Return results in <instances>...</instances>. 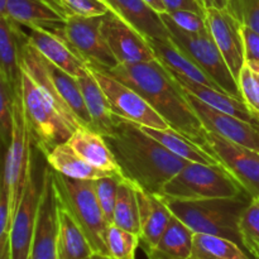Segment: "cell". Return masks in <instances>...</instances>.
I'll list each match as a JSON object with an SVG mask.
<instances>
[{
  "mask_svg": "<svg viewBox=\"0 0 259 259\" xmlns=\"http://www.w3.org/2000/svg\"><path fill=\"white\" fill-rule=\"evenodd\" d=\"M205 19L215 45L235 80H238L245 63L242 24L227 8H205Z\"/></svg>",
  "mask_w": 259,
  "mask_h": 259,
  "instance_id": "obj_16",
  "label": "cell"
},
{
  "mask_svg": "<svg viewBox=\"0 0 259 259\" xmlns=\"http://www.w3.org/2000/svg\"><path fill=\"white\" fill-rule=\"evenodd\" d=\"M20 98L33 143L43 154L57 144L67 142L73 133L72 129L58 114L39 86L23 70Z\"/></svg>",
  "mask_w": 259,
  "mask_h": 259,
  "instance_id": "obj_7",
  "label": "cell"
},
{
  "mask_svg": "<svg viewBox=\"0 0 259 259\" xmlns=\"http://www.w3.org/2000/svg\"><path fill=\"white\" fill-rule=\"evenodd\" d=\"M167 8V12L172 10H192V12L205 14V8L197 0H162Z\"/></svg>",
  "mask_w": 259,
  "mask_h": 259,
  "instance_id": "obj_43",
  "label": "cell"
},
{
  "mask_svg": "<svg viewBox=\"0 0 259 259\" xmlns=\"http://www.w3.org/2000/svg\"><path fill=\"white\" fill-rule=\"evenodd\" d=\"M85 259H111L109 255H105V254H101V253H96L94 252L93 254H90L89 257H86Z\"/></svg>",
  "mask_w": 259,
  "mask_h": 259,
  "instance_id": "obj_47",
  "label": "cell"
},
{
  "mask_svg": "<svg viewBox=\"0 0 259 259\" xmlns=\"http://www.w3.org/2000/svg\"><path fill=\"white\" fill-rule=\"evenodd\" d=\"M138 126L144 133L148 134L154 141H157L164 148L168 149L171 153L185 159V161L197 162V163L204 164H220L209 152L202 149L201 147H199L194 142L190 141L184 134L174 131V129L151 128V126H142L139 124Z\"/></svg>",
  "mask_w": 259,
  "mask_h": 259,
  "instance_id": "obj_30",
  "label": "cell"
},
{
  "mask_svg": "<svg viewBox=\"0 0 259 259\" xmlns=\"http://www.w3.org/2000/svg\"><path fill=\"white\" fill-rule=\"evenodd\" d=\"M141 244L138 234L109 224L105 232V245L111 259H137V250Z\"/></svg>",
  "mask_w": 259,
  "mask_h": 259,
  "instance_id": "obj_33",
  "label": "cell"
},
{
  "mask_svg": "<svg viewBox=\"0 0 259 259\" xmlns=\"http://www.w3.org/2000/svg\"><path fill=\"white\" fill-rule=\"evenodd\" d=\"M230 0H202V4H204L205 8H209V7H215V8H227L228 3Z\"/></svg>",
  "mask_w": 259,
  "mask_h": 259,
  "instance_id": "obj_45",
  "label": "cell"
},
{
  "mask_svg": "<svg viewBox=\"0 0 259 259\" xmlns=\"http://www.w3.org/2000/svg\"><path fill=\"white\" fill-rule=\"evenodd\" d=\"M100 25L101 17L68 15L65 27L57 34L65 38L88 65L109 71L119 63L104 40Z\"/></svg>",
  "mask_w": 259,
  "mask_h": 259,
  "instance_id": "obj_12",
  "label": "cell"
},
{
  "mask_svg": "<svg viewBox=\"0 0 259 259\" xmlns=\"http://www.w3.org/2000/svg\"><path fill=\"white\" fill-rule=\"evenodd\" d=\"M33 141L25 120L20 93L13 95V129L12 138L4 154L3 177L9 191L10 214L14 215L23 191L28 175L33 166L32 146Z\"/></svg>",
  "mask_w": 259,
  "mask_h": 259,
  "instance_id": "obj_9",
  "label": "cell"
},
{
  "mask_svg": "<svg viewBox=\"0 0 259 259\" xmlns=\"http://www.w3.org/2000/svg\"><path fill=\"white\" fill-rule=\"evenodd\" d=\"M159 15L168 30L169 40L200 70L204 71L211 80H214L225 93L242 99L238 81L228 67L209 30L197 34L184 32L164 13Z\"/></svg>",
  "mask_w": 259,
  "mask_h": 259,
  "instance_id": "obj_8",
  "label": "cell"
},
{
  "mask_svg": "<svg viewBox=\"0 0 259 259\" xmlns=\"http://www.w3.org/2000/svg\"><path fill=\"white\" fill-rule=\"evenodd\" d=\"M149 8L157 12L158 14H162V13H167V8L164 5V3L162 0H143Z\"/></svg>",
  "mask_w": 259,
  "mask_h": 259,
  "instance_id": "obj_44",
  "label": "cell"
},
{
  "mask_svg": "<svg viewBox=\"0 0 259 259\" xmlns=\"http://www.w3.org/2000/svg\"><path fill=\"white\" fill-rule=\"evenodd\" d=\"M164 14L184 32L197 34V33H205L209 30L207 29L206 19H205V14H201V13L180 9L167 12Z\"/></svg>",
  "mask_w": 259,
  "mask_h": 259,
  "instance_id": "obj_39",
  "label": "cell"
},
{
  "mask_svg": "<svg viewBox=\"0 0 259 259\" xmlns=\"http://www.w3.org/2000/svg\"><path fill=\"white\" fill-rule=\"evenodd\" d=\"M169 73H171L172 77L176 80V82L186 93L191 94L192 96L197 98L200 101L206 104V105L211 106V108L217 109V110L230 114V115L237 116V118L243 119L245 121H249V123L259 124V119L255 118L250 113V110L248 109V106L245 105L242 99L235 98V96L229 95V94L224 93L222 90H218V89L210 88V86L202 85V83H197L195 81L189 80L186 77H182V76L175 75L172 72Z\"/></svg>",
  "mask_w": 259,
  "mask_h": 259,
  "instance_id": "obj_25",
  "label": "cell"
},
{
  "mask_svg": "<svg viewBox=\"0 0 259 259\" xmlns=\"http://www.w3.org/2000/svg\"><path fill=\"white\" fill-rule=\"evenodd\" d=\"M192 240L194 232L174 215L158 244L146 254L148 259H191Z\"/></svg>",
  "mask_w": 259,
  "mask_h": 259,
  "instance_id": "obj_29",
  "label": "cell"
},
{
  "mask_svg": "<svg viewBox=\"0 0 259 259\" xmlns=\"http://www.w3.org/2000/svg\"><path fill=\"white\" fill-rule=\"evenodd\" d=\"M10 222H12V214H10L9 191L3 174L0 172V244L9 238Z\"/></svg>",
  "mask_w": 259,
  "mask_h": 259,
  "instance_id": "obj_41",
  "label": "cell"
},
{
  "mask_svg": "<svg viewBox=\"0 0 259 259\" xmlns=\"http://www.w3.org/2000/svg\"><path fill=\"white\" fill-rule=\"evenodd\" d=\"M67 143L81 158L95 168L109 174L121 175L120 167L116 163L115 157L103 134L88 126H78L67 139Z\"/></svg>",
  "mask_w": 259,
  "mask_h": 259,
  "instance_id": "obj_23",
  "label": "cell"
},
{
  "mask_svg": "<svg viewBox=\"0 0 259 259\" xmlns=\"http://www.w3.org/2000/svg\"><path fill=\"white\" fill-rule=\"evenodd\" d=\"M106 72L141 94L174 131L205 149L206 129L192 111L181 86L158 61L124 63Z\"/></svg>",
  "mask_w": 259,
  "mask_h": 259,
  "instance_id": "obj_2",
  "label": "cell"
},
{
  "mask_svg": "<svg viewBox=\"0 0 259 259\" xmlns=\"http://www.w3.org/2000/svg\"><path fill=\"white\" fill-rule=\"evenodd\" d=\"M13 129V94L0 75V154L7 152Z\"/></svg>",
  "mask_w": 259,
  "mask_h": 259,
  "instance_id": "obj_37",
  "label": "cell"
},
{
  "mask_svg": "<svg viewBox=\"0 0 259 259\" xmlns=\"http://www.w3.org/2000/svg\"><path fill=\"white\" fill-rule=\"evenodd\" d=\"M209 152L242 186L250 199H259V152L230 142L212 132L205 133Z\"/></svg>",
  "mask_w": 259,
  "mask_h": 259,
  "instance_id": "obj_11",
  "label": "cell"
},
{
  "mask_svg": "<svg viewBox=\"0 0 259 259\" xmlns=\"http://www.w3.org/2000/svg\"><path fill=\"white\" fill-rule=\"evenodd\" d=\"M250 200L252 199L244 194L238 197L224 199L197 201H175L164 199V201L172 214L194 233L228 238L242 245L239 219Z\"/></svg>",
  "mask_w": 259,
  "mask_h": 259,
  "instance_id": "obj_4",
  "label": "cell"
},
{
  "mask_svg": "<svg viewBox=\"0 0 259 259\" xmlns=\"http://www.w3.org/2000/svg\"><path fill=\"white\" fill-rule=\"evenodd\" d=\"M68 15L58 0H8V17L24 28H42L57 34Z\"/></svg>",
  "mask_w": 259,
  "mask_h": 259,
  "instance_id": "obj_18",
  "label": "cell"
},
{
  "mask_svg": "<svg viewBox=\"0 0 259 259\" xmlns=\"http://www.w3.org/2000/svg\"><path fill=\"white\" fill-rule=\"evenodd\" d=\"M46 161L48 166L57 174L63 175L73 180H83V181H95L100 177L108 176L109 172H104L101 169L95 168L90 163L81 158L72 149V147L67 143L57 144L51 151L45 153Z\"/></svg>",
  "mask_w": 259,
  "mask_h": 259,
  "instance_id": "obj_28",
  "label": "cell"
},
{
  "mask_svg": "<svg viewBox=\"0 0 259 259\" xmlns=\"http://www.w3.org/2000/svg\"><path fill=\"white\" fill-rule=\"evenodd\" d=\"M197 2H199L200 3V4H201L202 5V7H204V4H202V0H197ZM205 8V7H204Z\"/></svg>",
  "mask_w": 259,
  "mask_h": 259,
  "instance_id": "obj_48",
  "label": "cell"
},
{
  "mask_svg": "<svg viewBox=\"0 0 259 259\" xmlns=\"http://www.w3.org/2000/svg\"><path fill=\"white\" fill-rule=\"evenodd\" d=\"M227 9L240 24L259 33V0H230Z\"/></svg>",
  "mask_w": 259,
  "mask_h": 259,
  "instance_id": "obj_38",
  "label": "cell"
},
{
  "mask_svg": "<svg viewBox=\"0 0 259 259\" xmlns=\"http://www.w3.org/2000/svg\"><path fill=\"white\" fill-rule=\"evenodd\" d=\"M24 37L43 57L50 61L52 65L73 77L80 75L81 70L85 67L86 62L70 47L65 38L50 30L42 28H28V33Z\"/></svg>",
  "mask_w": 259,
  "mask_h": 259,
  "instance_id": "obj_20",
  "label": "cell"
},
{
  "mask_svg": "<svg viewBox=\"0 0 259 259\" xmlns=\"http://www.w3.org/2000/svg\"><path fill=\"white\" fill-rule=\"evenodd\" d=\"M242 245L254 259H259V199H252L239 219Z\"/></svg>",
  "mask_w": 259,
  "mask_h": 259,
  "instance_id": "obj_34",
  "label": "cell"
},
{
  "mask_svg": "<svg viewBox=\"0 0 259 259\" xmlns=\"http://www.w3.org/2000/svg\"><path fill=\"white\" fill-rule=\"evenodd\" d=\"M243 40H244L245 62L259 63V33L242 25Z\"/></svg>",
  "mask_w": 259,
  "mask_h": 259,
  "instance_id": "obj_42",
  "label": "cell"
},
{
  "mask_svg": "<svg viewBox=\"0 0 259 259\" xmlns=\"http://www.w3.org/2000/svg\"><path fill=\"white\" fill-rule=\"evenodd\" d=\"M20 67L39 86L72 132L78 126L93 129L77 78L46 60L25 39L24 33L20 42Z\"/></svg>",
  "mask_w": 259,
  "mask_h": 259,
  "instance_id": "obj_3",
  "label": "cell"
},
{
  "mask_svg": "<svg viewBox=\"0 0 259 259\" xmlns=\"http://www.w3.org/2000/svg\"><path fill=\"white\" fill-rule=\"evenodd\" d=\"M191 259H254L244 248L228 238L194 233Z\"/></svg>",
  "mask_w": 259,
  "mask_h": 259,
  "instance_id": "obj_31",
  "label": "cell"
},
{
  "mask_svg": "<svg viewBox=\"0 0 259 259\" xmlns=\"http://www.w3.org/2000/svg\"><path fill=\"white\" fill-rule=\"evenodd\" d=\"M244 194V190L237 180L222 164L197 162H187L184 168L171 177L159 191L163 199L175 201L224 199Z\"/></svg>",
  "mask_w": 259,
  "mask_h": 259,
  "instance_id": "obj_5",
  "label": "cell"
},
{
  "mask_svg": "<svg viewBox=\"0 0 259 259\" xmlns=\"http://www.w3.org/2000/svg\"><path fill=\"white\" fill-rule=\"evenodd\" d=\"M0 15H8V0H0Z\"/></svg>",
  "mask_w": 259,
  "mask_h": 259,
  "instance_id": "obj_46",
  "label": "cell"
},
{
  "mask_svg": "<svg viewBox=\"0 0 259 259\" xmlns=\"http://www.w3.org/2000/svg\"><path fill=\"white\" fill-rule=\"evenodd\" d=\"M184 90V89H182ZM186 100L206 131L259 152V124H253L206 105L184 90Z\"/></svg>",
  "mask_w": 259,
  "mask_h": 259,
  "instance_id": "obj_15",
  "label": "cell"
},
{
  "mask_svg": "<svg viewBox=\"0 0 259 259\" xmlns=\"http://www.w3.org/2000/svg\"><path fill=\"white\" fill-rule=\"evenodd\" d=\"M58 232V199L50 167L43 169L39 201L29 259H57L56 242Z\"/></svg>",
  "mask_w": 259,
  "mask_h": 259,
  "instance_id": "obj_13",
  "label": "cell"
},
{
  "mask_svg": "<svg viewBox=\"0 0 259 259\" xmlns=\"http://www.w3.org/2000/svg\"><path fill=\"white\" fill-rule=\"evenodd\" d=\"M52 172L58 202L72 215L94 252L108 255L105 232L109 224L96 199L93 181L73 180L53 169Z\"/></svg>",
  "mask_w": 259,
  "mask_h": 259,
  "instance_id": "obj_6",
  "label": "cell"
},
{
  "mask_svg": "<svg viewBox=\"0 0 259 259\" xmlns=\"http://www.w3.org/2000/svg\"><path fill=\"white\" fill-rule=\"evenodd\" d=\"M88 66L98 80L100 88L103 89L114 115L142 126L158 129L171 128L168 123L134 89L119 81L106 71L93 67L90 65Z\"/></svg>",
  "mask_w": 259,
  "mask_h": 259,
  "instance_id": "obj_10",
  "label": "cell"
},
{
  "mask_svg": "<svg viewBox=\"0 0 259 259\" xmlns=\"http://www.w3.org/2000/svg\"><path fill=\"white\" fill-rule=\"evenodd\" d=\"M94 250L72 215L58 202V232L56 242L57 259H85Z\"/></svg>",
  "mask_w": 259,
  "mask_h": 259,
  "instance_id": "obj_27",
  "label": "cell"
},
{
  "mask_svg": "<svg viewBox=\"0 0 259 259\" xmlns=\"http://www.w3.org/2000/svg\"><path fill=\"white\" fill-rule=\"evenodd\" d=\"M109 12L141 33L146 39H169L161 15L143 0H103Z\"/></svg>",
  "mask_w": 259,
  "mask_h": 259,
  "instance_id": "obj_21",
  "label": "cell"
},
{
  "mask_svg": "<svg viewBox=\"0 0 259 259\" xmlns=\"http://www.w3.org/2000/svg\"><path fill=\"white\" fill-rule=\"evenodd\" d=\"M104 138L124 179L153 194L159 195L162 186L187 163L144 133L138 124L118 116Z\"/></svg>",
  "mask_w": 259,
  "mask_h": 259,
  "instance_id": "obj_1",
  "label": "cell"
},
{
  "mask_svg": "<svg viewBox=\"0 0 259 259\" xmlns=\"http://www.w3.org/2000/svg\"><path fill=\"white\" fill-rule=\"evenodd\" d=\"M39 191L40 185L39 186L37 185L32 166L25 182L22 199L10 222V259H29L38 201H39Z\"/></svg>",
  "mask_w": 259,
  "mask_h": 259,
  "instance_id": "obj_17",
  "label": "cell"
},
{
  "mask_svg": "<svg viewBox=\"0 0 259 259\" xmlns=\"http://www.w3.org/2000/svg\"><path fill=\"white\" fill-rule=\"evenodd\" d=\"M101 34L119 65L156 61V55L148 39L134 28L108 12L101 17Z\"/></svg>",
  "mask_w": 259,
  "mask_h": 259,
  "instance_id": "obj_14",
  "label": "cell"
},
{
  "mask_svg": "<svg viewBox=\"0 0 259 259\" xmlns=\"http://www.w3.org/2000/svg\"><path fill=\"white\" fill-rule=\"evenodd\" d=\"M123 179V175L113 174L93 181L96 199H98L108 224H113L116 195H118L119 184Z\"/></svg>",
  "mask_w": 259,
  "mask_h": 259,
  "instance_id": "obj_35",
  "label": "cell"
},
{
  "mask_svg": "<svg viewBox=\"0 0 259 259\" xmlns=\"http://www.w3.org/2000/svg\"><path fill=\"white\" fill-rule=\"evenodd\" d=\"M148 43L153 50L154 55H156L157 61L167 71L175 73V75L189 78V80L195 81L197 83H202V85L224 91L169 39H148Z\"/></svg>",
  "mask_w": 259,
  "mask_h": 259,
  "instance_id": "obj_26",
  "label": "cell"
},
{
  "mask_svg": "<svg viewBox=\"0 0 259 259\" xmlns=\"http://www.w3.org/2000/svg\"><path fill=\"white\" fill-rule=\"evenodd\" d=\"M70 15L103 17L109 12L103 0H58Z\"/></svg>",
  "mask_w": 259,
  "mask_h": 259,
  "instance_id": "obj_40",
  "label": "cell"
},
{
  "mask_svg": "<svg viewBox=\"0 0 259 259\" xmlns=\"http://www.w3.org/2000/svg\"><path fill=\"white\" fill-rule=\"evenodd\" d=\"M23 32L20 24L8 15H0V75L9 86L13 95L20 93V42Z\"/></svg>",
  "mask_w": 259,
  "mask_h": 259,
  "instance_id": "obj_22",
  "label": "cell"
},
{
  "mask_svg": "<svg viewBox=\"0 0 259 259\" xmlns=\"http://www.w3.org/2000/svg\"><path fill=\"white\" fill-rule=\"evenodd\" d=\"M113 224L121 228V229L134 233V234L139 235V232H141L136 186H134L133 182L126 179H123L119 184Z\"/></svg>",
  "mask_w": 259,
  "mask_h": 259,
  "instance_id": "obj_32",
  "label": "cell"
},
{
  "mask_svg": "<svg viewBox=\"0 0 259 259\" xmlns=\"http://www.w3.org/2000/svg\"><path fill=\"white\" fill-rule=\"evenodd\" d=\"M237 81L243 101L250 113L259 119V72L244 63Z\"/></svg>",
  "mask_w": 259,
  "mask_h": 259,
  "instance_id": "obj_36",
  "label": "cell"
},
{
  "mask_svg": "<svg viewBox=\"0 0 259 259\" xmlns=\"http://www.w3.org/2000/svg\"><path fill=\"white\" fill-rule=\"evenodd\" d=\"M76 78H77L80 91L82 94L86 110L93 123V129L103 134L104 137L108 136L114 126L115 115L111 113L103 89L100 88L98 80L88 65H85V67L81 70L80 75Z\"/></svg>",
  "mask_w": 259,
  "mask_h": 259,
  "instance_id": "obj_24",
  "label": "cell"
},
{
  "mask_svg": "<svg viewBox=\"0 0 259 259\" xmlns=\"http://www.w3.org/2000/svg\"><path fill=\"white\" fill-rule=\"evenodd\" d=\"M134 186L138 199L141 223L139 238L144 252H148L158 244L174 214L161 195L146 191L137 185Z\"/></svg>",
  "mask_w": 259,
  "mask_h": 259,
  "instance_id": "obj_19",
  "label": "cell"
}]
</instances>
